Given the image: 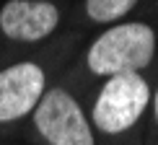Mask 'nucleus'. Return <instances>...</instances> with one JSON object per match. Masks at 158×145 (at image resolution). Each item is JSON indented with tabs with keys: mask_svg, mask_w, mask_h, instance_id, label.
<instances>
[{
	"mask_svg": "<svg viewBox=\"0 0 158 145\" xmlns=\"http://www.w3.org/2000/svg\"><path fill=\"white\" fill-rule=\"evenodd\" d=\"M158 52V34L143 21H119L104 29L85 49V70L96 78L143 72Z\"/></svg>",
	"mask_w": 158,
	"mask_h": 145,
	"instance_id": "nucleus-1",
	"label": "nucleus"
},
{
	"mask_svg": "<svg viewBox=\"0 0 158 145\" xmlns=\"http://www.w3.org/2000/svg\"><path fill=\"white\" fill-rule=\"evenodd\" d=\"M150 88L143 72H119L104 78L91 104L88 119L96 135L122 137L135 130L150 106Z\"/></svg>",
	"mask_w": 158,
	"mask_h": 145,
	"instance_id": "nucleus-2",
	"label": "nucleus"
},
{
	"mask_svg": "<svg viewBox=\"0 0 158 145\" xmlns=\"http://www.w3.org/2000/svg\"><path fill=\"white\" fill-rule=\"evenodd\" d=\"M29 122L42 145H98L88 114L65 85H49L44 91Z\"/></svg>",
	"mask_w": 158,
	"mask_h": 145,
	"instance_id": "nucleus-3",
	"label": "nucleus"
},
{
	"mask_svg": "<svg viewBox=\"0 0 158 145\" xmlns=\"http://www.w3.org/2000/svg\"><path fill=\"white\" fill-rule=\"evenodd\" d=\"M47 88L49 70L39 60H18L0 68V127L26 122Z\"/></svg>",
	"mask_w": 158,
	"mask_h": 145,
	"instance_id": "nucleus-4",
	"label": "nucleus"
},
{
	"mask_svg": "<svg viewBox=\"0 0 158 145\" xmlns=\"http://www.w3.org/2000/svg\"><path fill=\"white\" fill-rule=\"evenodd\" d=\"M62 10L55 0H3L0 36L13 44H39L60 29Z\"/></svg>",
	"mask_w": 158,
	"mask_h": 145,
	"instance_id": "nucleus-5",
	"label": "nucleus"
},
{
	"mask_svg": "<svg viewBox=\"0 0 158 145\" xmlns=\"http://www.w3.org/2000/svg\"><path fill=\"white\" fill-rule=\"evenodd\" d=\"M140 0H83V13L91 23H119L130 13L135 10V5Z\"/></svg>",
	"mask_w": 158,
	"mask_h": 145,
	"instance_id": "nucleus-6",
	"label": "nucleus"
},
{
	"mask_svg": "<svg viewBox=\"0 0 158 145\" xmlns=\"http://www.w3.org/2000/svg\"><path fill=\"white\" fill-rule=\"evenodd\" d=\"M150 109H153V124L158 130V88L153 91V96H150Z\"/></svg>",
	"mask_w": 158,
	"mask_h": 145,
	"instance_id": "nucleus-7",
	"label": "nucleus"
}]
</instances>
